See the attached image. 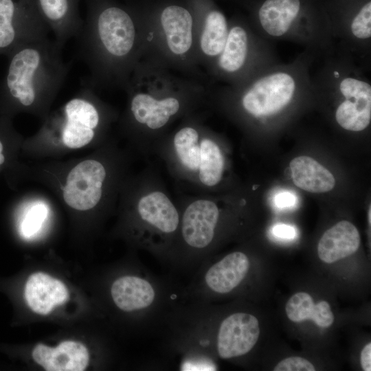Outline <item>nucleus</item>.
Returning <instances> with one entry per match:
<instances>
[{
  "label": "nucleus",
  "instance_id": "11",
  "mask_svg": "<svg viewBox=\"0 0 371 371\" xmlns=\"http://www.w3.org/2000/svg\"><path fill=\"white\" fill-rule=\"evenodd\" d=\"M145 25L146 48L143 58H151L185 76L211 81L199 64L196 21L187 8L168 5L156 21H145Z\"/></svg>",
  "mask_w": 371,
  "mask_h": 371
},
{
  "label": "nucleus",
  "instance_id": "30",
  "mask_svg": "<svg viewBox=\"0 0 371 371\" xmlns=\"http://www.w3.org/2000/svg\"><path fill=\"white\" fill-rule=\"evenodd\" d=\"M371 208L370 207L369 208V212H368V221H369V224L370 225L371 223Z\"/></svg>",
  "mask_w": 371,
  "mask_h": 371
},
{
  "label": "nucleus",
  "instance_id": "7",
  "mask_svg": "<svg viewBox=\"0 0 371 371\" xmlns=\"http://www.w3.org/2000/svg\"><path fill=\"white\" fill-rule=\"evenodd\" d=\"M130 153L111 137L65 171L59 186L63 203L80 212L109 210L130 175Z\"/></svg>",
  "mask_w": 371,
  "mask_h": 371
},
{
  "label": "nucleus",
  "instance_id": "5",
  "mask_svg": "<svg viewBox=\"0 0 371 371\" xmlns=\"http://www.w3.org/2000/svg\"><path fill=\"white\" fill-rule=\"evenodd\" d=\"M63 49L49 37L17 47L8 67L5 86L18 108L44 120L68 75Z\"/></svg>",
  "mask_w": 371,
  "mask_h": 371
},
{
  "label": "nucleus",
  "instance_id": "28",
  "mask_svg": "<svg viewBox=\"0 0 371 371\" xmlns=\"http://www.w3.org/2000/svg\"><path fill=\"white\" fill-rule=\"evenodd\" d=\"M360 363L364 371L371 370V343L367 344L361 352Z\"/></svg>",
  "mask_w": 371,
  "mask_h": 371
},
{
  "label": "nucleus",
  "instance_id": "13",
  "mask_svg": "<svg viewBox=\"0 0 371 371\" xmlns=\"http://www.w3.org/2000/svg\"><path fill=\"white\" fill-rule=\"evenodd\" d=\"M221 200L208 194L182 195L176 201L180 224L173 246L183 251L202 253L216 237L222 217Z\"/></svg>",
  "mask_w": 371,
  "mask_h": 371
},
{
  "label": "nucleus",
  "instance_id": "29",
  "mask_svg": "<svg viewBox=\"0 0 371 371\" xmlns=\"http://www.w3.org/2000/svg\"><path fill=\"white\" fill-rule=\"evenodd\" d=\"M3 146L2 142L0 140V166L5 161V156L3 153Z\"/></svg>",
  "mask_w": 371,
  "mask_h": 371
},
{
  "label": "nucleus",
  "instance_id": "17",
  "mask_svg": "<svg viewBox=\"0 0 371 371\" xmlns=\"http://www.w3.org/2000/svg\"><path fill=\"white\" fill-rule=\"evenodd\" d=\"M32 357L47 371H82L89 361L86 346L75 341H64L55 348L39 344Z\"/></svg>",
  "mask_w": 371,
  "mask_h": 371
},
{
  "label": "nucleus",
  "instance_id": "16",
  "mask_svg": "<svg viewBox=\"0 0 371 371\" xmlns=\"http://www.w3.org/2000/svg\"><path fill=\"white\" fill-rule=\"evenodd\" d=\"M40 13L62 49L80 33L84 19L79 10L80 0H36Z\"/></svg>",
  "mask_w": 371,
  "mask_h": 371
},
{
  "label": "nucleus",
  "instance_id": "26",
  "mask_svg": "<svg viewBox=\"0 0 371 371\" xmlns=\"http://www.w3.org/2000/svg\"><path fill=\"white\" fill-rule=\"evenodd\" d=\"M297 203V196L291 190H280L273 197V203L278 210H291L295 207Z\"/></svg>",
  "mask_w": 371,
  "mask_h": 371
},
{
  "label": "nucleus",
  "instance_id": "8",
  "mask_svg": "<svg viewBox=\"0 0 371 371\" xmlns=\"http://www.w3.org/2000/svg\"><path fill=\"white\" fill-rule=\"evenodd\" d=\"M319 60L312 82L314 97L334 101L333 117L343 130L359 133L371 122V82L347 51L335 45Z\"/></svg>",
  "mask_w": 371,
  "mask_h": 371
},
{
  "label": "nucleus",
  "instance_id": "25",
  "mask_svg": "<svg viewBox=\"0 0 371 371\" xmlns=\"http://www.w3.org/2000/svg\"><path fill=\"white\" fill-rule=\"evenodd\" d=\"M274 371H315V366L307 359L300 357H290L280 361Z\"/></svg>",
  "mask_w": 371,
  "mask_h": 371
},
{
  "label": "nucleus",
  "instance_id": "15",
  "mask_svg": "<svg viewBox=\"0 0 371 371\" xmlns=\"http://www.w3.org/2000/svg\"><path fill=\"white\" fill-rule=\"evenodd\" d=\"M259 335V322L255 316L247 313H233L219 326L218 354L224 359L243 356L254 348Z\"/></svg>",
  "mask_w": 371,
  "mask_h": 371
},
{
  "label": "nucleus",
  "instance_id": "1",
  "mask_svg": "<svg viewBox=\"0 0 371 371\" xmlns=\"http://www.w3.org/2000/svg\"><path fill=\"white\" fill-rule=\"evenodd\" d=\"M211 83L178 74L144 57L124 89L126 104L117 124L133 150L145 157L172 124L207 102Z\"/></svg>",
  "mask_w": 371,
  "mask_h": 371
},
{
  "label": "nucleus",
  "instance_id": "19",
  "mask_svg": "<svg viewBox=\"0 0 371 371\" xmlns=\"http://www.w3.org/2000/svg\"><path fill=\"white\" fill-rule=\"evenodd\" d=\"M360 242L357 228L349 221H341L327 229L319 240V258L325 263H333L355 254Z\"/></svg>",
  "mask_w": 371,
  "mask_h": 371
},
{
  "label": "nucleus",
  "instance_id": "22",
  "mask_svg": "<svg viewBox=\"0 0 371 371\" xmlns=\"http://www.w3.org/2000/svg\"><path fill=\"white\" fill-rule=\"evenodd\" d=\"M291 177L299 188L312 193L330 191L335 185L333 174L312 157L300 156L290 163Z\"/></svg>",
  "mask_w": 371,
  "mask_h": 371
},
{
  "label": "nucleus",
  "instance_id": "4",
  "mask_svg": "<svg viewBox=\"0 0 371 371\" xmlns=\"http://www.w3.org/2000/svg\"><path fill=\"white\" fill-rule=\"evenodd\" d=\"M153 155L170 175L192 194H208L224 180L227 167L218 137L204 124L199 111L181 119L155 146Z\"/></svg>",
  "mask_w": 371,
  "mask_h": 371
},
{
  "label": "nucleus",
  "instance_id": "10",
  "mask_svg": "<svg viewBox=\"0 0 371 371\" xmlns=\"http://www.w3.org/2000/svg\"><path fill=\"white\" fill-rule=\"evenodd\" d=\"M251 26L271 43L285 41L303 46L316 60L335 46L329 19L306 12L302 0H265Z\"/></svg>",
  "mask_w": 371,
  "mask_h": 371
},
{
  "label": "nucleus",
  "instance_id": "21",
  "mask_svg": "<svg viewBox=\"0 0 371 371\" xmlns=\"http://www.w3.org/2000/svg\"><path fill=\"white\" fill-rule=\"evenodd\" d=\"M111 293L115 304L126 312L146 308L155 299V291L150 282L135 276H125L115 280Z\"/></svg>",
  "mask_w": 371,
  "mask_h": 371
},
{
  "label": "nucleus",
  "instance_id": "6",
  "mask_svg": "<svg viewBox=\"0 0 371 371\" xmlns=\"http://www.w3.org/2000/svg\"><path fill=\"white\" fill-rule=\"evenodd\" d=\"M117 203L140 243L161 249L173 247L179 228L180 210L152 168L127 177Z\"/></svg>",
  "mask_w": 371,
  "mask_h": 371
},
{
  "label": "nucleus",
  "instance_id": "18",
  "mask_svg": "<svg viewBox=\"0 0 371 371\" xmlns=\"http://www.w3.org/2000/svg\"><path fill=\"white\" fill-rule=\"evenodd\" d=\"M24 295L30 308L40 315L49 314L56 306L64 304L69 298L68 290L61 281L41 272L29 277Z\"/></svg>",
  "mask_w": 371,
  "mask_h": 371
},
{
  "label": "nucleus",
  "instance_id": "3",
  "mask_svg": "<svg viewBox=\"0 0 371 371\" xmlns=\"http://www.w3.org/2000/svg\"><path fill=\"white\" fill-rule=\"evenodd\" d=\"M315 58L306 51L293 61L271 65L236 85L211 87L207 102L242 123L267 122L294 105L314 97L312 66Z\"/></svg>",
  "mask_w": 371,
  "mask_h": 371
},
{
  "label": "nucleus",
  "instance_id": "14",
  "mask_svg": "<svg viewBox=\"0 0 371 371\" xmlns=\"http://www.w3.org/2000/svg\"><path fill=\"white\" fill-rule=\"evenodd\" d=\"M36 0H0V49L48 37Z\"/></svg>",
  "mask_w": 371,
  "mask_h": 371
},
{
  "label": "nucleus",
  "instance_id": "12",
  "mask_svg": "<svg viewBox=\"0 0 371 371\" xmlns=\"http://www.w3.org/2000/svg\"><path fill=\"white\" fill-rule=\"evenodd\" d=\"M280 62L273 43L251 25L234 21L229 23L223 50L206 74L212 82L236 86Z\"/></svg>",
  "mask_w": 371,
  "mask_h": 371
},
{
  "label": "nucleus",
  "instance_id": "9",
  "mask_svg": "<svg viewBox=\"0 0 371 371\" xmlns=\"http://www.w3.org/2000/svg\"><path fill=\"white\" fill-rule=\"evenodd\" d=\"M119 113L100 99L95 91L83 86L57 110L49 113L32 142L59 146L68 150L100 146L111 137Z\"/></svg>",
  "mask_w": 371,
  "mask_h": 371
},
{
  "label": "nucleus",
  "instance_id": "23",
  "mask_svg": "<svg viewBox=\"0 0 371 371\" xmlns=\"http://www.w3.org/2000/svg\"><path fill=\"white\" fill-rule=\"evenodd\" d=\"M285 311L291 322L312 320L322 328L330 327L335 320L328 302L322 300L315 304L311 295L306 292L293 294L286 303Z\"/></svg>",
  "mask_w": 371,
  "mask_h": 371
},
{
  "label": "nucleus",
  "instance_id": "20",
  "mask_svg": "<svg viewBox=\"0 0 371 371\" xmlns=\"http://www.w3.org/2000/svg\"><path fill=\"white\" fill-rule=\"evenodd\" d=\"M249 266V260L245 253L232 252L208 269L205 282L215 293H229L244 280Z\"/></svg>",
  "mask_w": 371,
  "mask_h": 371
},
{
  "label": "nucleus",
  "instance_id": "2",
  "mask_svg": "<svg viewBox=\"0 0 371 371\" xmlns=\"http://www.w3.org/2000/svg\"><path fill=\"white\" fill-rule=\"evenodd\" d=\"M86 18L76 37V58L89 71L83 86L124 91L146 48L145 21L109 0H85Z\"/></svg>",
  "mask_w": 371,
  "mask_h": 371
},
{
  "label": "nucleus",
  "instance_id": "24",
  "mask_svg": "<svg viewBox=\"0 0 371 371\" xmlns=\"http://www.w3.org/2000/svg\"><path fill=\"white\" fill-rule=\"evenodd\" d=\"M49 214V208L46 202L37 200L29 203L19 222L21 235L26 239L36 236L43 227Z\"/></svg>",
  "mask_w": 371,
  "mask_h": 371
},
{
  "label": "nucleus",
  "instance_id": "27",
  "mask_svg": "<svg viewBox=\"0 0 371 371\" xmlns=\"http://www.w3.org/2000/svg\"><path fill=\"white\" fill-rule=\"evenodd\" d=\"M272 234L275 237L283 240H291L297 234L294 227L283 223L275 225L272 228Z\"/></svg>",
  "mask_w": 371,
  "mask_h": 371
}]
</instances>
